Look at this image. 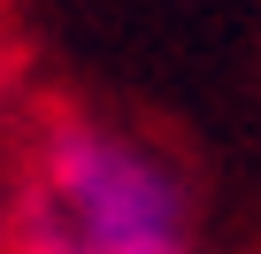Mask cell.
I'll use <instances>...</instances> for the list:
<instances>
[{"label": "cell", "instance_id": "1", "mask_svg": "<svg viewBox=\"0 0 261 254\" xmlns=\"http://www.w3.org/2000/svg\"><path fill=\"white\" fill-rule=\"evenodd\" d=\"M16 254H192V193L130 131L62 116L16 208Z\"/></svg>", "mask_w": 261, "mask_h": 254}, {"label": "cell", "instance_id": "2", "mask_svg": "<svg viewBox=\"0 0 261 254\" xmlns=\"http://www.w3.org/2000/svg\"><path fill=\"white\" fill-rule=\"evenodd\" d=\"M0 254H16V216L0 208Z\"/></svg>", "mask_w": 261, "mask_h": 254}]
</instances>
